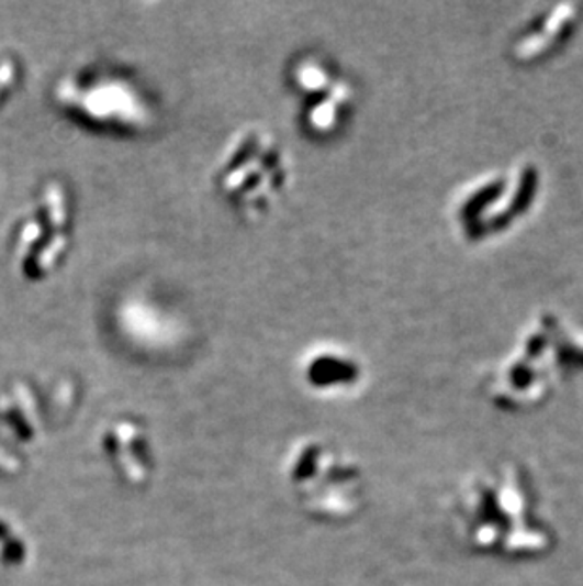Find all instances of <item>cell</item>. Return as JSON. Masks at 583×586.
<instances>
[{
    "label": "cell",
    "mask_w": 583,
    "mask_h": 586,
    "mask_svg": "<svg viewBox=\"0 0 583 586\" xmlns=\"http://www.w3.org/2000/svg\"><path fill=\"white\" fill-rule=\"evenodd\" d=\"M460 511L470 543L493 556L529 562L546 559L556 546V533L538 509L535 486L515 465L475 478Z\"/></svg>",
    "instance_id": "obj_1"
},
{
    "label": "cell",
    "mask_w": 583,
    "mask_h": 586,
    "mask_svg": "<svg viewBox=\"0 0 583 586\" xmlns=\"http://www.w3.org/2000/svg\"><path fill=\"white\" fill-rule=\"evenodd\" d=\"M583 374V336L546 316L525 332L514 355L504 361L489 394L509 410L540 407L567 378Z\"/></svg>",
    "instance_id": "obj_2"
},
{
    "label": "cell",
    "mask_w": 583,
    "mask_h": 586,
    "mask_svg": "<svg viewBox=\"0 0 583 586\" xmlns=\"http://www.w3.org/2000/svg\"><path fill=\"white\" fill-rule=\"evenodd\" d=\"M290 180L289 159L281 145L260 130H247L227 146L216 172L220 192L245 214H261L273 206Z\"/></svg>",
    "instance_id": "obj_3"
},
{
    "label": "cell",
    "mask_w": 583,
    "mask_h": 586,
    "mask_svg": "<svg viewBox=\"0 0 583 586\" xmlns=\"http://www.w3.org/2000/svg\"><path fill=\"white\" fill-rule=\"evenodd\" d=\"M540 185L535 164H523L509 173H491L464 188L455 200V224L474 242L502 234L529 213Z\"/></svg>",
    "instance_id": "obj_4"
},
{
    "label": "cell",
    "mask_w": 583,
    "mask_h": 586,
    "mask_svg": "<svg viewBox=\"0 0 583 586\" xmlns=\"http://www.w3.org/2000/svg\"><path fill=\"white\" fill-rule=\"evenodd\" d=\"M583 20V7L578 2L556 4L540 18L530 21L512 44V57L522 65H536L556 56L576 35Z\"/></svg>",
    "instance_id": "obj_5"
},
{
    "label": "cell",
    "mask_w": 583,
    "mask_h": 586,
    "mask_svg": "<svg viewBox=\"0 0 583 586\" xmlns=\"http://www.w3.org/2000/svg\"><path fill=\"white\" fill-rule=\"evenodd\" d=\"M358 366L341 352L323 350L311 357L305 365V378L316 387L344 386L357 376Z\"/></svg>",
    "instance_id": "obj_6"
},
{
    "label": "cell",
    "mask_w": 583,
    "mask_h": 586,
    "mask_svg": "<svg viewBox=\"0 0 583 586\" xmlns=\"http://www.w3.org/2000/svg\"><path fill=\"white\" fill-rule=\"evenodd\" d=\"M46 203H48L49 222L55 228H61L67 222V201L59 185L46 188Z\"/></svg>",
    "instance_id": "obj_7"
},
{
    "label": "cell",
    "mask_w": 583,
    "mask_h": 586,
    "mask_svg": "<svg viewBox=\"0 0 583 586\" xmlns=\"http://www.w3.org/2000/svg\"><path fill=\"white\" fill-rule=\"evenodd\" d=\"M67 248V235L57 234L54 240L49 242L48 247L42 251L38 261H36V268L38 272H46V269L52 268L55 263V258L61 255L63 251Z\"/></svg>",
    "instance_id": "obj_8"
},
{
    "label": "cell",
    "mask_w": 583,
    "mask_h": 586,
    "mask_svg": "<svg viewBox=\"0 0 583 586\" xmlns=\"http://www.w3.org/2000/svg\"><path fill=\"white\" fill-rule=\"evenodd\" d=\"M42 234V228L38 222H31V224H27L25 226V230H23V234H21L20 237V247H18V258H23V256L27 255L29 248H31V245L41 237Z\"/></svg>",
    "instance_id": "obj_9"
},
{
    "label": "cell",
    "mask_w": 583,
    "mask_h": 586,
    "mask_svg": "<svg viewBox=\"0 0 583 586\" xmlns=\"http://www.w3.org/2000/svg\"><path fill=\"white\" fill-rule=\"evenodd\" d=\"M12 78H14V67H12V63H0V86H8V84L12 82Z\"/></svg>",
    "instance_id": "obj_10"
}]
</instances>
